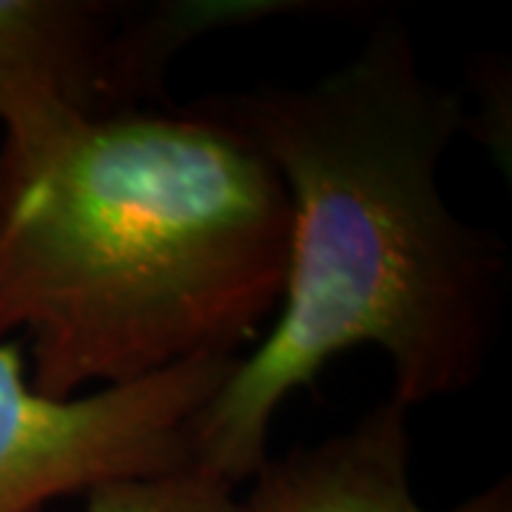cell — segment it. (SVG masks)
Instances as JSON below:
<instances>
[{
    "instance_id": "6da1fadb",
    "label": "cell",
    "mask_w": 512,
    "mask_h": 512,
    "mask_svg": "<svg viewBox=\"0 0 512 512\" xmlns=\"http://www.w3.org/2000/svg\"><path fill=\"white\" fill-rule=\"evenodd\" d=\"M254 143L288 197L279 316L194 421L202 473L242 484L265 464L288 396L330 359L370 345L407 410L464 393L490 359L507 285L501 239L444 200L441 160L464 106L382 20L336 72L188 103Z\"/></svg>"
},
{
    "instance_id": "7a4b0ae2",
    "label": "cell",
    "mask_w": 512,
    "mask_h": 512,
    "mask_svg": "<svg viewBox=\"0 0 512 512\" xmlns=\"http://www.w3.org/2000/svg\"><path fill=\"white\" fill-rule=\"evenodd\" d=\"M288 197L237 128L191 106L0 151V342L72 399L237 356L279 308Z\"/></svg>"
},
{
    "instance_id": "3957f363",
    "label": "cell",
    "mask_w": 512,
    "mask_h": 512,
    "mask_svg": "<svg viewBox=\"0 0 512 512\" xmlns=\"http://www.w3.org/2000/svg\"><path fill=\"white\" fill-rule=\"evenodd\" d=\"M299 9L313 3L0 0L3 146H40L83 123L146 111L163 100L165 72L191 40Z\"/></svg>"
},
{
    "instance_id": "277c9868",
    "label": "cell",
    "mask_w": 512,
    "mask_h": 512,
    "mask_svg": "<svg viewBox=\"0 0 512 512\" xmlns=\"http://www.w3.org/2000/svg\"><path fill=\"white\" fill-rule=\"evenodd\" d=\"M239 356H200L143 382L40 396L0 342V512H43L97 484L191 470V436Z\"/></svg>"
},
{
    "instance_id": "5b68a950",
    "label": "cell",
    "mask_w": 512,
    "mask_h": 512,
    "mask_svg": "<svg viewBox=\"0 0 512 512\" xmlns=\"http://www.w3.org/2000/svg\"><path fill=\"white\" fill-rule=\"evenodd\" d=\"M407 413L390 396L345 433L268 456L245 512H427L410 481Z\"/></svg>"
},
{
    "instance_id": "8992f818",
    "label": "cell",
    "mask_w": 512,
    "mask_h": 512,
    "mask_svg": "<svg viewBox=\"0 0 512 512\" xmlns=\"http://www.w3.org/2000/svg\"><path fill=\"white\" fill-rule=\"evenodd\" d=\"M83 512H245V501L234 484L191 467L97 484Z\"/></svg>"
},
{
    "instance_id": "52a82bcc",
    "label": "cell",
    "mask_w": 512,
    "mask_h": 512,
    "mask_svg": "<svg viewBox=\"0 0 512 512\" xmlns=\"http://www.w3.org/2000/svg\"><path fill=\"white\" fill-rule=\"evenodd\" d=\"M447 512H512V484L510 476L490 484L487 490L464 498L453 510Z\"/></svg>"
}]
</instances>
